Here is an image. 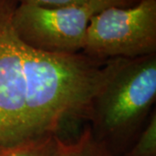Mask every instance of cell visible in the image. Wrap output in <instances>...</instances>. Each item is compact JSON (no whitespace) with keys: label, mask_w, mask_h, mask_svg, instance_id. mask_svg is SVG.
Returning a JSON list of instances; mask_svg holds the SVG:
<instances>
[{"label":"cell","mask_w":156,"mask_h":156,"mask_svg":"<svg viewBox=\"0 0 156 156\" xmlns=\"http://www.w3.org/2000/svg\"><path fill=\"white\" fill-rule=\"evenodd\" d=\"M17 0H0V146L59 135L69 123L88 119L102 76L99 61L53 54L25 44L12 17Z\"/></svg>","instance_id":"cell-1"},{"label":"cell","mask_w":156,"mask_h":156,"mask_svg":"<svg viewBox=\"0 0 156 156\" xmlns=\"http://www.w3.org/2000/svg\"><path fill=\"white\" fill-rule=\"evenodd\" d=\"M156 100V54L108 59L90 105V129L112 156H122L144 128Z\"/></svg>","instance_id":"cell-2"},{"label":"cell","mask_w":156,"mask_h":156,"mask_svg":"<svg viewBox=\"0 0 156 156\" xmlns=\"http://www.w3.org/2000/svg\"><path fill=\"white\" fill-rule=\"evenodd\" d=\"M82 53L101 62L156 54V0L93 15Z\"/></svg>","instance_id":"cell-3"},{"label":"cell","mask_w":156,"mask_h":156,"mask_svg":"<svg viewBox=\"0 0 156 156\" xmlns=\"http://www.w3.org/2000/svg\"><path fill=\"white\" fill-rule=\"evenodd\" d=\"M95 12L82 6L42 8L17 5L12 23L17 36L35 50L53 54L83 51L89 20Z\"/></svg>","instance_id":"cell-4"},{"label":"cell","mask_w":156,"mask_h":156,"mask_svg":"<svg viewBox=\"0 0 156 156\" xmlns=\"http://www.w3.org/2000/svg\"><path fill=\"white\" fill-rule=\"evenodd\" d=\"M57 156H112V154L95 139L90 127L87 126L75 140L68 141L58 137Z\"/></svg>","instance_id":"cell-5"},{"label":"cell","mask_w":156,"mask_h":156,"mask_svg":"<svg viewBox=\"0 0 156 156\" xmlns=\"http://www.w3.org/2000/svg\"><path fill=\"white\" fill-rule=\"evenodd\" d=\"M58 135L47 134L37 138L0 146V156H57Z\"/></svg>","instance_id":"cell-6"},{"label":"cell","mask_w":156,"mask_h":156,"mask_svg":"<svg viewBox=\"0 0 156 156\" xmlns=\"http://www.w3.org/2000/svg\"><path fill=\"white\" fill-rule=\"evenodd\" d=\"M122 156H156V112L154 109L136 139Z\"/></svg>","instance_id":"cell-7"},{"label":"cell","mask_w":156,"mask_h":156,"mask_svg":"<svg viewBox=\"0 0 156 156\" xmlns=\"http://www.w3.org/2000/svg\"><path fill=\"white\" fill-rule=\"evenodd\" d=\"M19 5L37 6L42 8H62L68 6H82L88 4V0H17Z\"/></svg>","instance_id":"cell-8"},{"label":"cell","mask_w":156,"mask_h":156,"mask_svg":"<svg viewBox=\"0 0 156 156\" xmlns=\"http://www.w3.org/2000/svg\"><path fill=\"white\" fill-rule=\"evenodd\" d=\"M141 0H88L89 5L96 13L108 8H127L140 3Z\"/></svg>","instance_id":"cell-9"}]
</instances>
